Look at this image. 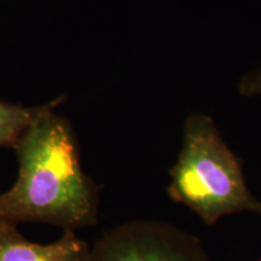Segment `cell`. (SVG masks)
I'll list each match as a JSON object with an SVG mask.
<instances>
[{"label":"cell","instance_id":"1","mask_svg":"<svg viewBox=\"0 0 261 261\" xmlns=\"http://www.w3.org/2000/svg\"><path fill=\"white\" fill-rule=\"evenodd\" d=\"M14 150L18 177L0 194V223L38 221L71 231L97 224L99 190L81 167L76 136L67 119L47 113Z\"/></svg>","mask_w":261,"mask_h":261},{"label":"cell","instance_id":"3","mask_svg":"<svg viewBox=\"0 0 261 261\" xmlns=\"http://www.w3.org/2000/svg\"><path fill=\"white\" fill-rule=\"evenodd\" d=\"M87 261H212L201 240L167 221L136 220L107 231Z\"/></svg>","mask_w":261,"mask_h":261},{"label":"cell","instance_id":"6","mask_svg":"<svg viewBox=\"0 0 261 261\" xmlns=\"http://www.w3.org/2000/svg\"><path fill=\"white\" fill-rule=\"evenodd\" d=\"M240 92L244 96H261V74L247 75L240 84Z\"/></svg>","mask_w":261,"mask_h":261},{"label":"cell","instance_id":"5","mask_svg":"<svg viewBox=\"0 0 261 261\" xmlns=\"http://www.w3.org/2000/svg\"><path fill=\"white\" fill-rule=\"evenodd\" d=\"M64 100L65 96H61L39 107H24L0 100V146L15 149L29 127L47 113L54 112Z\"/></svg>","mask_w":261,"mask_h":261},{"label":"cell","instance_id":"2","mask_svg":"<svg viewBox=\"0 0 261 261\" xmlns=\"http://www.w3.org/2000/svg\"><path fill=\"white\" fill-rule=\"evenodd\" d=\"M169 175V197L197 214L208 226L230 214L248 212L261 217V202L248 188L242 162L210 116L192 114L188 117L181 150Z\"/></svg>","mask_w":261,"mask_h":261},{"label":"cell","instance_id":"4","mask_svg":"<svg viewBox=\"0 0 261 261\" xmlns=\"http://www.w3.org/2000/svg\"><path fill=\"white\" fill-rule=\"evenodd\" d=\"M90 249L71 230L56 242L39 244L25 240L16 224L0 223V261H87Z\"/></svg>","mask_w":261,"mask_h":261}]
</instances>
